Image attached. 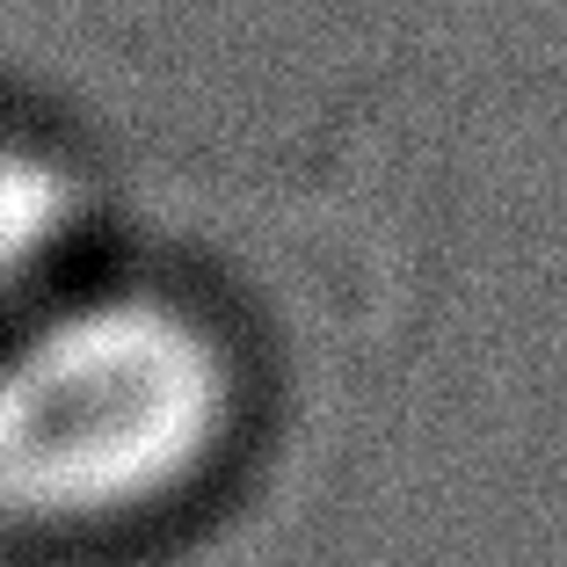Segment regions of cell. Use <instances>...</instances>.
<instances>
[{
	"label": "cell",
	"instance_id": "obj_1",
	"mask_svg": "<svg viewBox=\"0 0 567 567\" xmlns=\"http://www.w3.org/2000/svg\"><path fill=\"white\" fill-rule=\"evenodd\" d=\"M218 422L226 364L183 306H66L0 350V517H124L197 466Z\"/></svg>",
	"mask_w": 567,
	"mask_h": 567
},
{
	"label": "cell",
	"instance_id": "obj_2",
	"mask_svg": "<svg viewBox=\"0 0 567 567\" xmlns=\"http://www.w3.org/2000/svg\"><path fill=\"white\" fill-rule=\"evenodd\" d=\"M73 226V183L66 167H51L44 153L16 146V138H0V291L37 269L59 234Z\"/></svg>",
	"mask_w": 567,
	"mask_h": 567
}]
</instances>
